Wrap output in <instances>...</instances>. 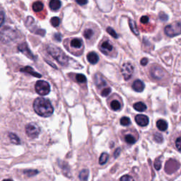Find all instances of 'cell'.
Masks as SVG:
<instances>
[{
  "mask_svg": "<svg viewBox=\"0 0 181 181\" xmlns=\"http://www.w3.org/2000/svg\"><path fill=\"white\" fill-rule=\"evenodd\" d=\"M24 173L28 176H33L36 174L38 173V171H36V170H27V171H24Z\"/></svg>",
  "mask_w": 181,
  "mask_h": 181,
  "instance_id": "d590c367",
  "label": "cell"
},
{
  "mask_svg": "<svg viewBox=\"0 0 181 181\" xmlns=\"http://www.w3.org/2000/svg\"><path fill=\"white\" fill-rule=\"evenodd\" d=\"M120 181H134V180L133 179L132 176L126 175L123 176V177L120 178Z\"/></svg>",
  "mask_w": 181,
  "mask_h": 181,
  "instance_id": "74e56055",
  "label": "cell"
},
{
  "mask_svg": "<svg viewBox=\"0 0 181 181\" xmlns=\"http://www.w3.org/2000/svg\"><path fill=\"white\" fill-rule=\"evenodd\" d=\"M76 80H77L78 83L83 84V83H85L86 82V78L82 74H78V75H76Z\"/></svg>",
  "mask_w": 181,
  "mask_h": 181,
  "instance_id": "f1b7e54d",
  "label": "cell"
},
{
  "mask_svg": "<svg viewBox=\"0 0 181 181\" xmlns=\"http://www.w3.org/2000/svg\"><path fill=\"white\" fill-rule=\"evenodd\" d=\"M165 34L169 37H175L181 34V23L174 22L164 28Z\"/></svg>",
  "mask_w": 181,
  "mask_h": 181,
  "instance_id": "3957f363",
  "label": "cell"
},
{
  "mask_svg": "<svg viewBox=\"0 0 181 181\" xmlns=\"http://www.w3.org/2000/svg\"><path fill=\"white\" fill-rule=\"evenodd\" d=\"M122 105L120 103L119 101L117 100H113V101L110 103V108L112 110L117 111V110H120L121 109Z\"/></svg>",
  "mask_w": 181,
  "mask_h": 181,
  "instance_id": "7402d4cb",
  "label": "cell"
},
{
  "mask_svg": "<svg viewBox=\"0 0 181 181\" xmlns=\"http://www.w3.org/2000/svg\"><path fill=\"white\" fill-rule=\"evenodd\" d=\"M54 38H55L57 40H58V41H60L61 40V36H60V34L55 33V34H54Z\"/></svg>",
  "mask_w": 181,
  "mask_h": 181,
  "instance_id": "ee69618b",
  "label": "cell"
},
{
  "mask_svg": "<svg viewBox=\"0 0 181 181\" xmlns=\"http://www.w3.org/2000/svg\"><path fill=\"white\" fill-rule=\"evenodd\" d=\"M6 29L7 28H5V31H4V30H2V40H4L5 42L7 40H12L15 38V33L11 28H9V30H7Z\"/></svg>",
  "mask_w": 181,
  "mask_h": 181,
  "instance_id": "7c38bea8",
  "label": "cell"
},
{
  "mask_svg": "<svg viewBox=\"0 0 181 181\" xmlns=\"http://www.w3.org/2000/svg\"><path fill=\"white\" fill-rule=\"evenodd\" d=\"M87 60H88L89 63H91L92 64H95L99 62V57L97 53H96L95 52H91L87 54Z\"/></svg>",
  "mask_w": 181,
  "mask_h": 181,
  "instance_id": "5bb4252c",
  "label": "cell"
},
{
  "mask_svg": "<svg viewBox=\"0 0 181 181\" xmlns=\"http://www.w3.org/2000/svg\"><path fill=\"white\" fill-rule=\"evenodd\" d=\"M140 63H141V64L142 65V66H146V65H147V63H148V59L146 58V57L143 58L142 60H141Z\"/></svg>",
  "mask_w": 181,
  "mask_h": 181,
  "instance_id": "b9f144b4",
  "label": "cell"
},
{
  "mask_svg": "<svg viewBox=\"0 0 181 181\" xmlns=\"http://www.w3.org/2000/svg\"><path fill=\"white\" fill-rule=\"evenodd\" d=\"M1 16H2V23L1 24L2 25V23H3V22H4V13H3V12H2Z\"/></svg>",
  "mask_w": 181,
  "mask_h": 181,
  "instance_id": "f6af8a7d",
  "label": "cell"
},
{
  "mask_svg": "<svg viewBox=\"0 0 181 181\" xmlns=\"http://www.w3.org/2000/svg\"><path fill=\"white\" fill-rule=\"evenodd\" d=\"M89 171L87 169H83L82 171L80 172L79 175H78V178L82 181H86L89 178Z\"/></svg>",
  "mask_w": 181,
  "mask_h": 181,
  "instance_id": "44dd1931",
  "label": "cell"
},
{
  "mask_svg": "<svg viewBox=\"0 0 181 181\" xmlns=\"http://www.w3.org/2000/svg\"><path fill=\"white\" fill-rule=\"evenodd\" d=\"M36 91L40 96L47 95L50 91V86L45 81H38L35 85Z\"/></svg>",
  "mask_w": 181,
  "mask_h": 181,
  "instance_id": "277c9868",
  "label": "cell"
},
{
  "mask_svg": "<svg viewBox=\"0 0 181 181\" xmlns=\"http://www.w3.org/2000/svg\"><path fill=\"white\" fill-rule=\"evenodd\" d=\"M2 181H13V180L11 179H6V180H3Z\"/></svg>",
  "mask_w": 181,
  "mask_h": 181,
  "instance_id": "bcb514c9",
  "label": "cell"
},
{
  "mask_svg": "<svg viewBox=\"0 0 181 181\" xmlns=\"http://www.w3.org/2000/svg\"><path fill=\"white\" fill-rule=\"evenodd\" d=\"M19 51H21V52H23V54H26L28 57H29L31 59V60H34L35 57L33 54H32V52H30L29 48H28V47L27 46V45H26V43H21V44L19 45Z\"/></svg>",
  "mask_w": 181,
  "mask_h": 181,
  "instance_id": "8fae6325",
  "label": "cell"
},
{
  "mask_svg": "<svg viewBox=\"0 0 181 181\" xmlns=\"http://www.w3.org/2000/svg\"><path fill=\"white\" fill-rule=\"evenodd\" d=\"M121 149H120V148H117V149L115 151V153H114V157L115 158H117V156L120 155V152Z\"/></svg>",
  "mask_w": 181,
  "mask_h": 181,
  "instance_id": "7bdbcfd3",
  "label": "cell"
},
{
  "mask_svg": "<svg viewBox=\"0 0 181 181\" xmlns=\"http://www.w3.org/2000/svg\"><path fill=\"white\" fill-rule=\"evenodd\" d=\"M76 2L79 5H85L88 3V0H76Z\"/></svg>",
  "mask_w": 181,
  "mask_h": 181,
  "instance_id": "60d3db41",
  "label": "cell"
},
{
  "mask_svg": "<svg viewBox=\"0 0 181 181\" xmlns=\"http://www.w3.org/2000/svg\"><path fill=\"white\" fill-rule=\"evenodd\" d=\"M50 23L53 27H57L60 23V19L58 17H52L50 20Z\"/></svg>",
  "mask_w": 181,
  "mask_h": 181,
  "instance_id": "4dcf8cb0",
  "label": "cell"
},
{
  "mask_svg": "<svg viewBox=\"0 0 181 181\" xmlns=\"http://www.w3.org/2000/svg\"><path fill=\"white\" fill-rule=\"evenodd\" d=\"M176 146L177 149L181 152V137H178L176 141Z\"/></svg>",
  "mask_w": 181,
  "mask_h": 181,
  "instance_id": "8d00e7d4",
  "label": "cell"
},
{
  "mask_svg": "<svg viewBox=\"0 0 181 181\" xmlns=\"http://www.w3.org/2000/svg\"><path fill=\"white\" fill-rule=\"evenodd\" d=\"M133 71H134V67L129 62H126L123 64L122 67V74L125 80H128L132 77Z\"/></svg>",
  "mask_w": 181,
  "mask_h": 181,
  "instance_id": "9c48e42d",
  "label": "cell"
},
{
  "mask_svg": "<svg viewBox=\"0 0 181 181\" xmlns=\"http://www.w3.org/2000/svg\"><path fill=\"white\" fill-rule=\"evenodd\" d=\"M168 18H169V17H168L167 15L164 14V13L161 12V13H160V14H159V19H160L161 21H167Z\"/></svg>",
  "mask_w": 181,
  "mask_h": 181,
  "instance_id": "f35d334b",
  "label": "cell"
},
{
  "mask_svg": "<svg viewBox=\"0 0 181 181\" xmlns=\"http://www.w3.org/2000/svg\"><path fill=\"white\" fill-rule=\"evenodd\" d=\"M21 71H23V72H26L28 74H30V75L33 76V77H38V78H40L41 77V75H40V74L38 73V72H36V71H35L34 69H33L32 67H23V68L21 69Z\"/></svg>",
  "mask_w": 181,
  "mask_h": 181,
  "instance_id": "e0dca14e",
  "label": "cell"
},
{
  "mask_svg": "<svg viewBox=\"0 0 181 181\" xmlns=\"http://www.w3.org/2000/svg\"><path fill=\"white\" fill-rule=\"evenodd\" d=\"M150 74L151 77L156 80H161L165 77V72L161 67L154 65L152 66L150 69Z\"/></svg>",
  "mask_w": 181,
  "mask_h": 181,
  "instance_id": "8992f818",
  "label": "cell"
},
{
  "mask_svg": "<svg viewBox=\"0 0 181 181\" xmlns=\"http://www.w3.org/2000/svg\"><path fill=\"white\" fill-rule=\"evenodd\" d=\"M179 167L180 163L177 161L174 160V159H170L165 163V171L167 173L171 174L177 171L179 169Z\"/></svg>",
  "mask_w": 181,
  "mask_h": 181,
  "instance_id": "ba28073f",
  "label": "cell"
},
{
  "mask_svg": "<svg viewBox=\"0 0 181 181\" xmlns=\"http://www.w3.org/2000/svg\"><path fill=\"white\" fill-rule=\"evenodd\" d=\"M131 121L128 117H123L120 119V124L123 126H127L130 125Z\"/></svg>",
  "mask_w": 181,
  "mask_h": 181,
  "instance_id": "f546056e",
  "label": "cell"
},
{
  "mask_svg": "<svg viewBox=\"0 0 181 181\" xmlns=\"http://www.w3.org/2000/svg\"><path fill=\"white\" fill-rule=\"evenodd\" d=\"M133 108L139 112H144L147 110V106L142 102H137L133 105Z\"/></svg>",
  "mask_w": 181,
  "mask_h": 181,
  "instance_id": "d6986e66",
  "label": "cell"
},
{
  "mask_svg": "<svg viewBox=\"0 0 181 181\" xmlns=\"http://www.w3.org/2000/svg\"><path fill=\"white\" fill-rule=\"evenodd\" d=\"M108 154L106 153V152H104V153H103L101 155V156H100L99 158V163L101 165H103L106 163L107 161H108Z\"/></svg>",
  "mask_w": 181,
  "mask_h": 181,
  "instance_id": "83f0119b",
  "label": "cell"
},
{
  "mask_svg": "<svg viewBox=\"0 0 181 181\" xmlns=\"http://www.w3.org/2000/svg\"><path fill=\"white\" fill-rule=\"evenodd\" d=\"M154 168L157 171H159L161 168V161L160 158H158L156 159V161H154Z\"/></svg>",
  "mask_w": 181,
  "mask_h": 181,
  "instance_id": "e575fe53",
  "label": "cell"
},
{
  "mask_svg": "<svg viewBox=\"0 0 181 181\" xmlns=\"http://www.w3.org/2000/svg\"><path fill=\"white\" fill-rule=\"evenodd\" d=\"M135 122L137 124L141 127H146L149 124V120L147 115H137L135 117Z\"/></svg>",
  "mask_w": 181,
  "mask_h": 181,
  "instance_id": "30bf717a",
  "label": "cell"
},
{
  "mask_svg": "<svg viewBox=\"0 0 181 181\" xmlns=\"http://www.w3.org/2000/svg\"><path fill=\"white\" fill-rule=\"evenodd\" d=\"M129 24H130V29L132 30V31L133 33H134V34L137 35V36H138V35H139V30H138V28H137V27L136 23H135L133 20H132V19H130V20L129 21Z\"/></svg>",
  "mask_w": 181,
  "mask_h": 181,
  "instance_id": "484cf974",
  "label": "cell"
},
{
  "mask_svg": "<svg viewBox=\"0 0 181 181\" xmlns=\"http://www.w3.org/2000/svg\"><path fill=\"white\" fill-rule=\"evenodd\" d=\"M33 109L37 114L43 117L51 116L54 111L50 101L44 98H38L35 100Z\"/></svg>",
  "mask_w": 181,
  "mask_h": 181,
  "instance_id": "6da1fadb",
  "label": "cell"
},
{
  "mask_svg": "<svg viewBox=\"0 0 181 181\" xmlns=\"http://www.w3.org/2000/svg\"><path fill=\"white\" fill-rule=\"evenodd\" d=\"M156 127L159 130L164 132L168 129V123L164 120H158L156 122Z\"/></svg>",
  "mask_w": 181,
  "mask_h": 181,
  "instance_id": "ac0fdd59",
  "label": "cell"
},
{
  "mask_svg": "<svg viewBox=\"0 0 181 181\" xmlns=\"http://www.w3.org/2000/svg\"><path fill=\"white\" fill-rule=\"evenodd\" d=\"M100 50L103 52V54H106V55H110L113 57L115 50L113 45L108 40L101 43V45H100Z\"/></svg>",
  "mask_w": 181,
  "mask_h": 181,
  "instance_id": "52a82bcc",
  "label": "cell"
},
{
  "mask_svg": "<svg viewBox=\"0 0 181 181\" xmlns=\"http://www.w3.org/2000/svg\"><path fill=\"white\" fill-rule=\"evenodd\" d=\"M95 82H96V85L98 87L103 86H104V85L106 84V82H105V81L103 80V78L101 77V76L96 75Z\"/></svg>",
  "mask_w": 181,
  "mask_h": 181,
  "instance_id": "d4e9b609",
  "label": "cell"
},
{
  "mask_svg": "<svg viewBox=\"0 0 181 181\" xmlns=\"http://www.w3.org/2000/svg\"><path fill=\"white\" fill-rule=\"evenodd\" d=\"M140 22L145 24V23H147L149 22V17L147 16H144L140 19Z\"/></svg>",
  "mask_w": 181,
  "mask_h": 181,
  "instance_id": "ab89813d",
  "label": "cell"
},
{
  "mask_svg": "<svg viewBox=\"0 0 181 181\" xmlns=\"http://www.w3.org/2000/svg\"><path fill=\"white\" fill-rule=\"evenodd\" d=\"M154 139L157 143H162L163 141V136L160 133H155V134H154Z\"/></svg>",
  "mask_w": 181,
  "mask_h": 181,
  "instance_id": "1f68e13d",
  "label": "cell"
},
{
  "mask_svg": "<svg viewBox=\"0 0 181 181\" xmlns=\"http://www.w3.org/2000/svg\"><path fill=\"white\" fill-rule=\"evenodd\" d=\"M62 6L60 0H50L49 3V7L52 11L56 12L59 10Z\"/></svg>",
  "mask_w": 181,
  "mask_h": 181,
  "instance_id": "9a60e30c",
  "label": "cell"
},
{
  "mask_svg": "<svg viewBox=\"0 0 181 181\" xmlns=\"http://www.w3.org/2000/svg\"><path fill=\"white\" fill-rule=\"evenodd\" d=\"M43 7H44V5H43V4L41 2H34L33 4V6H32L33 10L35 12H40V11L43 10Z\"/></svg>",
  "mask_w": 181,
  "mask_h": 181,
  "instance_id": "ffe728a7",
  "label": "cell"
},
{
  "mask_svg": "<svg viewBox=\"0 0 181 181\" xmlns=\"http://www.w3.org/2000/svg\"><path fill=\"white\" fill-rule=\"evenodd\" d=\"M93 35H94V32H93V30L91 29V28H86V29L84 30V36L87 40H91V39L93 38Z\"/></svg>",
  "mask_w": 181,
  "mask_h": 181,
  "instance_id": "cb8c5ba5",
  "label": "cell"
},
{
  "mask_svg": "<svg viewBox=\"0 0 181 181\" xmlns=\"http://www.w3.org/2000/svg\"><path fill=\"white\" fill-rule=\"evenodd\" d=\"M125 141L128 144H134L136 142V139L132 134H126L125 136Z\"/></svg>",
  "mask_w": 181,
  "mask_h": 181,
  "instance_id": "4316f807",
  "label": "cell"
},
{
  "mask_svg": "<svg viewBox=\"0 0 181 181\" xmlns=\"http://www.w3.org/2000/svg\"><path fill=\"white\" fill-rule=\"evenodd\" d=\"M70 45L72 48L79 50L82 48L83 46V42L82 39L80 38H74L71 40Z\"/></svg>",
  "mask_w": 181,
  "mask_h": 181,
  "instance_id": "2e32d148",
  "label": "cell"
},
{
  "mask_svg": "<svg viewBox=\"0 0 181 181\" xmlns=\"http://www.w3.org/2000/svg\"><path fill=\"white\" fill-rule=\"evenodd\" d=\"M145 88V85L140 79L135 80L132 84V89L137 92H142Z\"/></svg>",
  "mask_w": 181,
  "mask_h": 181,
  "instance_id": "4fadbf2b",
  "label": "cell"
},
{
  "mask_svg": "<svg viewBox=\"0 0 181 181\" xmlns=\"http://www.w3.org/2000/svg\"><path fill=\"white\" fill-rule=\"evenodd\" d=\"M111 92V89L110 87H106V88H105L103 89V91H101V96L103 97H106V96H108L110 94Z\"/></svg>",
  "mask_w": 181,
  "mask_h": 181,
  "instance_id": "836d02e7",
  "label": "cell"
},
{
  "mask_svg": "<svg viewBox=\"0 0 181 181\" xmlns=\"http://www.w3.org/2000/svg\"><path fill=\"white\" fill-rule=\"evenodd\" d=\"M9 137L11 141L13 144H19L21 143L20 139L19 138V137L17 136L16 134H15L14 133H9Z\"/></svg>",
  "mask_w": 181,
  "mask_h": 181,
  "instance_id": "603a6c76",
  "label": "cell"
},
{
  "mask_svg": "<svg viewBox=\"0 0 181 181\" xmlns=\"http://www.w3.org/2000/svg\"><path fill=\"white\" fill-rule=\"evenodd\" d=\"M107 32L111 36H113V38H118V36H117V34L116 33V32L115 31V30L112 28L111 27H108L107 28Z\"/></svg>",
  "mask_w": 181,
  "mask_h": 181,
  "instance_id": "d6a6232c",
  "label": "cell"
},
{
  "mask_svg": "<svg viewBox=\"0 0 181 181\" xmlns=\"http://www.w3.org/2000/svg\"><path fill=\"white\" fill-rule=\"evenodd\" d=\"M47 52L54 60L57 61L59 64L61 65H67L68 64V57L59 47L53 45H50L47 47Z\"/></svg>",
  "mask_w": 181,
  "mask_h": 181,
  "instance_id": "7a4b0ae2",
  "label": "cell"
},
{
  "mask_svg": "<svg viewBox=\"0 0 181 181\" xmlns=\"http://www.w3.org/2000/svg\"><path fill=\"white\" fill-rule=\"evenodd\" d=\"M40 132V127L36 123H31L26 126V133L30 138H36Z\"/></svg>",
  "mask_w": 181,
  "mask_h": 181,
  "instance_id": "5b68a950",
  "label": "cell"
}]
</instances>
